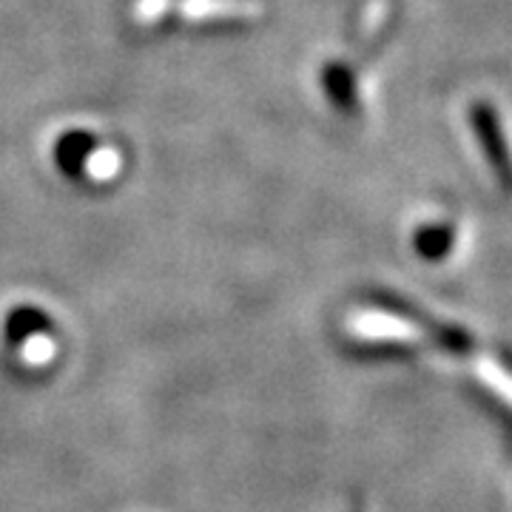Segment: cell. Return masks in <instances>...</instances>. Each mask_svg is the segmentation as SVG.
<instances>
[{"mask_svg":"<svg viewBox=\"0 0 512 512\" xmlns=\"http://www.w3.org/2000/svg\"><path fill=\"white\" fill-rule=\"evenodd\" d=\"M376 302L382 305L384 311H393L396 316H404L407 322H413V325H419L421 330H427L436 342H439L441 348H447L450 353H467V350L473 348V339L464 333V330L450 328V325H441L436 319H430L427 313L416 311L413 305H407L402 299H396V296H387V293H379L376 296Z\"/></svg>","mask_w":512,"mask_h":512,"instance_id":"obj_1","label":"cell"},{"mask_svg":"<svg viewBox=\"0 0 512 512\" xmlns=\"http://www.w3.org/2000/svg\"><path fill=\"white\" fill-rule=\"evenodd\" d=\"M259 6L251 0H188L180 15L188 20H225L254 18Z\"/></svg>","mask_w":512,"mask_h":512,"instance_id":"obj_2","label":"cell"},{"mask_svg":"<svg viewBox=\"0 0 512 512\" xmlns=\"http://www.w3.org/2000/svg\"><path fill=\"white\" fill-rule=\"evenodd\" d=\"M52 330V319L49 313L37 311L32 305H20L15 311L6 316V325H3V333L9 339V345H29V339L35 336H43Z\"/></svg>","mask_w":512,"mask_h":512,"instance_id":"obj_3","label":"cell"},{"mask_svg":"<svg viewBox=\"0 0 512 512\" xmlns=\"http://www.w3.org/2000/svg\"><path fill=\"white\" fill-rule=\"evenodd\" d=\"M92 151H94V137L92 134H86V131L63 134L55 148L57 163H60V168H63L66 174H77V171L86 165V160L92 157Z\"/></svg>","mask_w":512,"mask_h":512,"instance_id":"obj_4","label":"cell"},{"mask_svg":"<svg viewBox=\"0 0 512 512\" xmlns=\"http://www.w3.org/2000/svg\"><path fill=\"white\" fill-rule=\"evenodd\" d=\"M322 80H325V89L333 97V103L336 106H342V109H350L353 106V80H350V74L345 66H328L325 74H322Z\"/></svg>","mask_w":512,"mask_h":512,"instance_id":"obj_5","label":"cell"},{"mask_svg":"<svg viewBox=\"0 0 512 512\" xmlns=\"http://www.w3.org/2000/svg\"><path fill=\"white\" fill-rule=\"evenodd\" d=\"M447 245H450V234L447 231H421L419 237H416V248H419L421 256H427V259H439L447 251Z\"/></svg>","mask_w":512,"mask_h":512,"instance_id":"obj_6","label":"cell"},{"mask_svg":"<svg viewBox=\"0 0 512 512\" xmlns=\"http://www.w3.org/2000/svg\"><path fill=\"white\" fill-rule=\"evenodd\" d=\"M86 168H89V174L92 177H97V180H109L111 174L120 168V157H117V151H97L94 154L92 151V157L86 160Z\"/></svg>","mask_w":512,"mask_h":512,"instance_id":"obj_7","label":"cell"}]
</instances>
